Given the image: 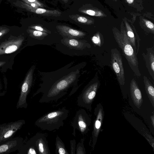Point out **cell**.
<instances>
[{"instance_id":"d6a6232c","label":"cell","mask_w":154,"mask_h":154,"mask_svg":"<svg viewBox=\"0 0 154 154\" xmlns=\"http://www.w3.org/2000/svg\"><path fill=\"white\" fill-rule=\"evenodd\" d=\"M2 34V33L1 32H0V36H1Z\"/></svg>"},{"instance_id":"8fae6325","label":"cell","mask_w":154,"mask_h":154,"mask_svg":"<svg viewBox=\"0 0 154 154\" xmlns=\"http://www.w3.org/2000/svg\"><path fill=\"white\" fill-rule=\"evenodd\" d=\"M31 139L36 148L38 154H51L46 137L45 134L38 133Z\"/></svg>"},{"instance_id":"f546056e","label":"cell","mask_w":154,"mask_h":154,"mask_svg":"<svg viewBox=\"0 0 154 154\" xmlns=\"http://www.w3.org/2000/svg\"><path fill=\"white\" fill-rule=\"evenodd\" d=\"M127 3L129 4H132L134 2V0H126Z\"/></svg>"},{"instance_id":"f1b7e54d","label":"cell","mask_w":154,"mask_h":154,"mask_svg":"<svg viewBox=\"0 0 154 154\" xmlns=\"http://www.w3.org/2000/svg\"><path fill=\"white\" fill-rule=\"evenodd\" d=\"M151 119L152 122V125L154 127V116L153 115L151 117Z\"/></svg>"},{"instance_id":"4dcf8cb0","label":"cell","mask_w":154,"mask_h":154,"mask_svg":"<svg viewBox=\"0 0 154 154\" xmlns=\"http://www.w3.org/2000/svg\"><path fill=\"white\" fill-rule=\"evenodd\" d=\"M31 5L33 7H35V4L32 3L31 4Z\"/></svg>"},{"instance_id":"6da1fadb","label":"cell","mask_w":154,"mask_h":154,"mask_svg":"<svg viewBox=\"0 0 154 154\" xmlns=\"http://www.w3.org/2000/svg\"><path fill=\"white\" fill-rule=\"evenodd\" d=\"M76 76V73L72 72L50 87L37 91L33 96L42 92L43 94L39 102L48 103L57 100L66 94L65 91L73 84Z\"/></svg>"},{"instance_id":"484cf974","label":"cell","mask_w":154,"mask_h":154,"mask_svg":"<svg viewBox=\"0 0 154 154\" xmlns=\"http://www.w3.org/2000/svg\"><path fill=\"white\" fill-rule=\"evenodd\" d=\"M17 47L15 45H12L7 47L5 51V52L7 54H9L15 51L17 49Z\"/></svg>"},{"instance_id":"9c48e42d","label":"cell","mask_w":154,"mask_h":154,"mask_svg":"<svg viewBox=\"0 0 154 154\" xmlns=\"http://www.w3.org/2000/svg\"><path fill=\"white\" fill-rule=\"evenodd\" d=\"M94 114L96 118L94 124L92 132V147L93 148L96 144L104 116L103 109L100 103L97 105L95 109Z\"/></svg>"},{"instance_id":"52a82bcc","label":"cell","mask_w":154,"mask_h":154,"mask_svg":"<svg viewBox=\"0 0 154 154\" xmlns=\"http://www.w3.org/2000/svg\"><path fill=\"white\" fill-rule=\"evenodd\" d=\"M25 123V121L21 119L1 124L0 127V142L13 137Z\"/></svg>"},{"instance_id":"ac0fdd59","label":"cell","mask_w":154,"mask_h":154,"mask_svg":"<svg viewBox=\"0 0 154 154\" xmlns=\"http://www.w3.org/2000/svg\"><path fill=\"white\" fill-rule=\"evenodd\" d=\"M143 78L146 92L153 107L154 108V88L153 85L146 76H144Z\"/></svg>"},{"instance_id":"7c38bea8","label":"cell","mask_w":154,"mask_h":154,"mask_svg":"<svg viewBox=\"0 0 154 154\" xmlns=\"http://www.w3.org/2000/svg\"><path fill=\"white\" fill-rule=\"evenodd\" d=\"M130 91L132 101L134 105L140 109L143 100L141 91L134 79H132L130 84Z\"/></svg>"},{"instance_id":"4fadbf2b","label":"cell","mask_w":154,"mask_h":154,"mask_svg":"<svg viewBox=\"0 0 154 154\" xmlns=\"http://www.w3.org/2000/svg\"><path fill=\"white\" fill-rule=\"evenodd\" d=\"M61 41L64 45L72 49L82 50L87 47H91L90 44L85 40L64 38Z\"/></svg>"},{"instance_id":"ba28073f","label":"cell","mask_w":154,"mask_h":154,"mask_svg":"<svg viewBox=\"0 0 154 154\" xmlns=\"http://www.w3.org/2000/svg\"><path fill=\"white\" fill-rule=\"evenodd\" d=\"M23 140L22 137H16L0 142V154H8L18 150L23 145Z\"/></svg>"},{"instance_id":"44dd1931","label":"cell","mask_w":154,"mask_h":154,"mask_svg":"<svg viewBox=\"0 0 154 154\" xmlns=\"http://www.w3.org/2000/svg\"><path fill=\"white\" fill-rule=\"evenodd\" d=\"M32 35L33 37L38 40H41L48 35V33L43 32L36 30H34L32 32Z\"/></svg>"},{"instance_id":"30bf717a","label":"cell","mask_w":154,"mask_h":154,"mask_svg":"<svg viewBox=\"0 0 154 154\" xmlns=\"http://www.w3.org/2000/svg\"><path fill=\"white\" fill-rule=\"evenodd\" d=\"M33 71L32 69L31 70L25 82L22 85L21 93L17 105V109L26 108L27 107L26 98L32 83Z\"/></svg>"},{"instance_id":"e0dca14e","label":"cell","mask_w":154,"mask_h":154,"mask_svg":"<svg viewBox=\"0 0 154 154\" xmlns=\"http://www.w3.org/2000/svg\"><path fill=\"white\" fill-rule=\"evenodd\" d=\"M125 24V28L126 34L128 41L132 45L134 50L137 53V48L136 45V37L134 32L129 23L125 20L124 19Z\"/></svg>"},{"instance_id":"9a60e30c","label":"cell","mask_w":154,"mask_h":154,"mask_svg":"<svg viewBox=\"0 0 154 154\" xmlns=\"http://www.w3.org/2000/svg\"><path fill=\"white\" fill-rule=\"evenodd\" d=\"M60 32L63 35L67 36L69 38H82L86 34L82 32L75 30L66 26L58 27Z\"/></svg>"},{"instance_id":"5bb4252c","label":"cell","mask_w":154,"mask_h":154,"mask_svg":"<svg viewBox=\"0 0 154 154\" xmlns=\"http://www.w3.org/2000/svg\"><path fill=\"white\" fill-rule=\"evenodd\" d=\"M147 52L143 54L147 68L149 73L154 80V52L153 49L148 48L146 49Z\"/></svg>"},{"instance_id":"2e32d148","label":"cell","mask_w":154,"mask_h":154,"mask_svg":"<svg viewBox=\"0 0 154 154\" xmlns=\"http://www.w3.org/2000/svg\"><path fill=\"white\" fill-rule=\"evenodd\" d=\"M17 154H37L38 152L32 140L30 139L26 143H23L18 150Z\"/></svg>"},{"instance_id":"603a6c76","label":"cell","mask_w":154,"mask_h":154,"mask_svg":"<svg viewBox=\"0 0 154 154\" xmlns=\"http://www.w3.org/2000/svg\"><path fill=\"white\" fill-rule=\"evenodd\" d=\"M143 22L146 28L153 34H154V25L151 21L145 19H142Z\"/></svg>"},{"instance_id":"83f0119b","label":"cell","mask_w":154,"mask_h":154,"mask_svg":"<svg viewBox=\"0 0 154 154\" xmlns=\"http://www.w3.org/2000/svg\"><path fill=\"white\" fill-rule=\"evenodd\" d=\"M46 11V10L44 9L39 8L36 10L35 13L38 14H42L45 13Z\"/></svg>"},{"instance_id":"277c9868","label":"cell","mask_w":154,"mask_h":154,"mask_svg":"<svg viewBox=\"0 0 154 154\" xmlns=\"http://www.w3.org/2000/svg\"><path fill=\"white\" fill-rule=\"evenodd\" d=\"M91 123V119L85 110L81 109L76 112L73 121L71 123L73 128L72 134L75 136V130H79L84 135L88 133L89 130V127Z\"/></svg>"},{"instance_id":"e575fe53","label":"cell","mask_w":154,"mask_h":154,"mask_svg":"<svg viewBox=\"0 0 154 154\" xmlns=\"http://www.w3.org/2000/svg\"><path fill=\"white\" fill-rule=\"evenodd\" d=\"M1 124H0V127L1 126Z\"/></svg>"},{"instance_id":"3957f363","label":"cell","mask_w":154,"mask_h":154,"mask_svg":"<svg viewBox=\"0 0 154 154\" xmlns=\"http://www.w3.org/2000/svg\"><path fill=\"white\" fill-rule=\"evenodd\" d=\"M69 111L63 107L46 114L38 119L35 125L43 130L51 131L63 126L64 121L68 116Z\"/></svg>"},{"instance_id":"836d02e7","label":"cell","mask_w":154,"mask_h":154,"mask_svg":"<svg viewBox=\"0 0 154 154\" xmlns=\"http://www.w3.org/2000/svg\"><path fill=\"white\" fill-rule=\"evenodd\" d=\"M114 0V1H115V2H116L117 0Z\"/></svg>"},{"instance_id":"ffe728a7","label":"cell","mask_w":154,"mask_h":154,"mask_svg":"<svg viewBox=\"0 0 154 154\" xmlns=\"http://www.w3.org/2000/svg\"><path fill=\"white\" fill-rule=\"evenodd\" d=\"M85 12L89 15L97 17H104L106 16L102 10L96 8L88 9Z\"/></svg>"},{"instance_id":"d4e9b609","label":"cell","mask_w":154,"mask_h":154,"mask_svg":"<svg viewBox=\"0 0 154 154\" xmlns=\"http://www.w3.org/2000/svg\"><path fill=\"white\" fill-rule=\"evenodd\" d=\"M70 154H75L76 141L75 139L70 140Z\"/></svg>"},{"instance_id":"8992f818","label":"cell","mask_w":154,"mask_h":154,"mask_svg":"<svg viewBox=\"0 0 154 154\" xmlns=\"http://www.w3.org/2000/svg\"><path fill=\"white\" fill-rule=\"evenodd\" d=\"M111 51V63L112 68L119 85H124L125 83V73L121 54L116 48L112 49Z\"/></svg>"},{"instance_id":"7a4b0ae2","label":"cell","mask_w":154,"mask_h":154,"mask_svg":"<svg viewBox=\"0 0 154 154\" xmlns=\"http://www.w3.org/2000/svg\"><path fill=\"white\" fill-rule=\"evenodd\" d=\"M120 27V31L116 27L112 28L114 38L132 70L137 76H140L141 74L138 68L137 54L128 41L122 22Z\"/></svg>"},{"instance_id":"5b68a950","label":"cell","mask_w":154,"mask_h":154,"mask_svg":"<svg viewBox=\"0 0 154 154\" xmlns=\"http://www.w3.org/2000/svg\"><path fill=\"white\" fill-rule=\"evenodd\" d=\"M98 85V82L93 83L83 91L77 97V103L79 106L91 111V105L96 95Z\"/></svg>"},{"instance_id":"1f68e13d","label":"cell","mask_w":154,"mask_h":154,"mask_svg":"<svg viewBox=\"0 0 154 154\" xmlns=\"http://www.w3.org/2000/svg\"><path fill=\"white\" fill-rule=\"evenodd\" d=\"M29 2H33L35 1V0H28Z\"/></svg>"},{"instance_id":"cb8c5ba5","label":"cell","mask_w":154,"mask_h":154,"mask_svg":"<svg viewBox=\"0 0 154 154\" xmlns=\"http://www.w3.org/2000/svg\"><path fill=\"white\" fill-rule=\"evenodd\" d=\"M92 41L95 45L100 46L101 44V37L99 32H98L92 37Z\"/></svg>"},{"instance_id":"d6986e66","label":"cell","mask_w":154,"mask_h":154,"mask_svg":"<svg viewBox=\"0 0 154 154\" xmlns=\"http://www.w3.org/2000/svg\"><path fill=\"white\" fill-rule=\"evenodd\" d=\"M55 145L56 154H69L65 148L64 143L58 136H57L56 138Z\"/></svg>"},{"instance_id":"4316f807","label":"cell","mask_w":154,"mask_h":154,"mask_svg":"<svg viewBox=\"0 0 154 154\" xmlns=\"http://www.w3.org/2000/svg\"><path fill=\"white\" fill-rule=\"evenodd\" d=\"M34 28L36 30L43 32H45L46 33H49V31H48V30L45 29H44L42 27L39 26H35L34 27Z\"/></svg>"},{"instance_id":"7402d4cb","label":"cell","mask_w":154,"mask_h":154,"mask_svg":"<svg viewBox=\"0 0 154 154\" xmlns=\"http://www.w3.org/2000/svg\"><path fill=\"white\" fill-rule=\"evenodd\" d=\"M84 140L82 139L77 144L76 148L75 154H85V151L84 148L83 143Z\"/></svg>"}]
</instances>
